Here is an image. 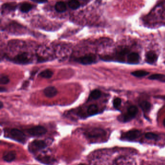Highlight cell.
<instances>
[{
	"instance_id": "obj_1",
	"label": "cell",
	"mask_w": 165,
	"mask_h": 165,
	"mask_svg": "<svg viewBox=\"0 0 165 165\" xmlns=\"http://www.w3.org/2000/svg\"><path fill=\"white\" fill-rule=\"evenodd\" d=\"M9 60L13 63L18 65H28L32 63L31 59L29 57V54L27 52L19 53L10 59Z\"/></svg>"
},
{
	"instance_id": "obj_2",
	"label": "cell",
	"mask_w": 165,
	"mask_h": 165,
	"mask_svg": "<svg viewBox=\"0 0 165 165\" xmlns=\"http://www.w3.org/2000/svg\"><path fill=\"white\" fill-rule=\"evenodd\" d=\"M75 61L81 65H88L96 63L97 62V57L94 54H89L76 58Z\"/></svg>"
},
{
	"instance_id": "obj_3",
	"label": "cell",
	"mask_w": 165,
	"mask_h": 165,
	"mask_svg": "<svg viewBox=\"0 0 165 165\" xmlns=\"http://www.w3.org/2000/svg\"><path fill=\"white\" fill-rule=\"evenodd\" d=\"M138 112L137 107L135 106H131L128 108L126 113L121 117L120 121L124 122H128L136 117Z\"/></svg>"
},
{
	"instance_id": "obj_4",
	"label": "cell",
	"mask_w": 165,
	"mask_h": 165,
	"mask_svg": "<svg viewBox=\"0 0 165 165\" xmlns=\"http://www.w3.org/2000/svg\"><path fill=\"white\" fill-rule=\"evenodd\" d=\"M47 147L46 142L42 140H35L30 143L29 146V150L32 153H34Z\"/></svg>"
},
{
	"instance_id": "obj_5",
	"label": "cell",
	"mask_w": 165,
	"mask_h": 165,
	"mask_svg": "<svg viewBox=\"0 0 165 165\" xmlns=\"http://www.w3.org/2000/svg\"><path fill=\"white\" fill-rule=\"evenodd\" d=\"M141 134V132L138 130H130L122 135V139L128 141H133L139 138Z\"/></svg>"
},
{
	"instance_id": "obj_6",
	"label": "cell",
	"mask_w": 165,
	"mask_h": 165,
	"mask_svg": "<svg viewBox=\"0 0 165 165\" xmlns=\"http://www.w3.org/2000/svg\"><path fill=\"white\" fill-rule=\"evenodd\" d=\"M11 136L14 140L23 143L26 140V136L22 131L18 129H12L10 131Z\"/></svg>"
},
{
	"instance_id": "obj_7",
	"label": "cell",
	"mask_w": 165,
	"mask_h": 165,
	"mask_svg": "<svg viewBox=\"0 0 165 165\" xmlns=\"http://www.w3.org/2000/svg\"><path fill=\"white\" fill-rule=\"evenodd\" d=\"M47 131V130L44 127L42 126H36L30 128L28 130L27 132L31 136L38 137L45 134Z\"/></svg>"
},
{
	"instance_id": "obj_8",
	"label": "cell",
	"mask_w": 165,
	"mask_h": 165,
	"mask_svg": "<svg viewBox=\"0 0 165 165\" xmlns=\"http://www.w3.org/2000/svg\"><path fill=\"white\" fill-rule=\"evenodd\" d=\"M43 93L46 97L52 98L58 94V90L54 86H50L44 89Z\"/></svg>"
},
{
	"instance_id": "obj_9",
	"label": "cell",
	"mask_w": 165,
	"mask_h": 165,
	"mask_svg": "<svg viewBox=\"0 0 165 165\" xmlns=\"http://www.w3.org/2000/svg\"><path fill=\"white\" fill-rule=\"evenodd\" d=\"M105 134V132L104 130L98 128H94L93 129L88 131L87 135L89 137L96 138L100 137Z\"/></svg>"
},
{
	"instance_id": "obj_10",
	"label": "cell",
	"mask_w": 165,
	"mask_h": 165,
	"mask_svg": "<svg viewBox=\"0 0 165 165\" xmlns=\"http://www.w3.org/2000/svg\"><path fill=\"white\" fill-rule=\"evenodd\" d=\"M140 56L139 54L136 52L130 53L127 56V62L131 64H137L139 63Z\"/></svg>"
},
{
	"instance_id": "obj_11",
	"label": "cell",
	"mask_w": 165,
	"mask_h": 165,
	"mask_svg": "<svg viewBox=\"0 0 165 165\" xmlns=\"http://www.w3.org/2000/svg\"><path fill=\"white\" fill-rule=\"evenodd\" d=\"M157 56L156 53L153 52H149L146 53V61L148 63L153 64L156 62Z\"/></svg>"
},
{
	"instance_id": "obj_12",
	"label": "cell",
	"mask_w": 165,
	"mask_h": 165,
	"mask_svg": "<svg viewBox=\"0 0 165 165\" xmlns=\"http://www.w3.org/2000/svg\"><path fill=\"white\" fill-rule=\"evenodd\" d=\"M34 6L26 2L22 3L19 6V10L23 13H27L32 10Z\"/></svg>"
},
{
	"instance_id": "obj_13",
	"label": "cell",
	"mask_w": 165,
	"mask_h": 165,
	"mask_svg": "<svg viewBox=\"0 0 165 165\" xmlns=\"http://www.w3.org/2000/svg\"><path fill=\"white\" fill-rule=\"evenodd\" d=\"M55 9L58 13H63L67 10V6L63 2H57L55 5Z\"/></svg>"
},
{
	"instance_id": "obj_14",
	"label": "cell",
	"mask_w": 165,
	"mask_h": 165,
	"mask_svg": "<svg viewBox=\"0 0 165 165\" xmlns=\"http://www.w3.org/2000/svg\"><path fill=\"white\" fill-rule=\"evenodd\" d=\"M16 153L14 151H10L3 155V159L7 162H11L15 160L16 158Z\"/></svg>"
},
{
	"instance_id": "obj_15",
	"label": "cell",
	"mask_w": 165,
	"mask_h": 165,
	"mask_svg": "<svg viewBox=\"0 0 165 165\" xmlns=\"http://www.w3.org/2000/svg\"><path fill=\"white\" fill-rule=\"evenodd\" d=\"M101 91L98 89H95L90 93V95L89 96L88 100H97L101 97Z\"/></svg>"
},
{
	"instance_id": "obj_16",
	"label": "cell",
	"mask_w": 165,
	"mask_h": 165,
	"mask_svg": "<svg viewBox=\"0 0 165 165\" xmlns=\"http://www.w3.org/2000/svg\"><path fill=\"white\" fill-rule=\"evenodd\" d=\"M53 74H54V73L52 70L47 69H45L41 71L39 74V76L41 77L42 78L49 79V78H52V77L53 76Z\"/></svg>"
},
{
	"instance_id": "obj_17",
	"label": "cell",
	"mask_w": 165,
	"mask_h": 165,
	"mask_svg": "<svg viewBox=\"0 0 165 165\" xmlns=\"http://www.w3.org/2000/svg\"><path fill=\"white\" fill-rule=\"evenodd\" d=\"M140 106L144 112H148L150 111L152 105L150 102H148L147 101H143L140 102Z\"/></svg>"
},
{
	"instance_id": "obj_18",
	"label": "cell",
	"mask_w": 165,
	"mask_h": 165,
	"mask_svg": "<svg viewBox=\"0 0 165 165\" xmlns=\"http://www.w3.org/2000/svg\"><path fill=\"white\" fill-rule=\"evenodd\" d=\"M68 6L70 9L75 10L81 6V4L78 1L72 0L68 2Z\"/></svg>"
},
{
	"instance_id": "obj_19",
	"label": "cell",
	"mask_w": 165,
	"mask_h": 165,
	"mask_svg": "<svg viewBox=\"0 0 165 165\" xmlns=\"http://www.w3.org/2000/svg\"><path fill=\"white\" fill-rule=\"evenodd\" d=\"M151 80H157L162 82H165V75L163 74H153L148 78Z\"/></svg>"
},
{
	"instance_id": "obj_20",
	"label": "cell",
	"mask_w": 165,
	"mask_h": 165,
	"mask_svg": "<svg viewBox=\"0 0 165 165\" xmlns=\"http://www.w3.org/2000/svg\"><path fill=\"white\" fill-rule=\"evenodd\" d=\"M98 112V108L97 105L95 104L90 105L87 109V112L90 115L96 114Z\"/></svg>"
},
{
	"instance_id": "obj_21",
	"label": "cell",
	"mask_w": 165,
	"mask_h": 165,
	"mask_svg": "<svg viewBox=\"0 0 165 165\" xmlns=\"http://www.w3.org/2000/svg\"><path fill=\"white\" fill-rule=\"evenodd\" d=\"M149 73L144 70H137L131 73V75L137 78L145 77L149 75Z\"/></svg>"
},
{
	"instance_id": "obj_22",
	"label": "cell",
	"mask_w": 165,
	"mask_h": 165,
	"mask_svg": "<svg viewBox=\"0 0 165 165\" xmlns=\"http://www.w3.org/2000/svg\"><path fill=\"white\" fill-rule=\"evenodd\" d=\"M145 137L146 138V139L149 140H158L160 138L158 135L152 132L146 133L145 135Z\"/></svg>"
},
{
	"instance_id": "obj_23",
	"label": "cell",
	"mask_w": 165,
	"mask_h": 165,
	"mask_svg": "<svg viewBox=\"0 0 165 165\" xmlns=\"http://www.w3.org/2000/svg\"><path fill=\"white\" fill-rule=\"evenodd\" d=\"M10 82V79L8 76L1 74L0 77V84L1 85H6Z\"/></svg>"
},
{
	"instance_id": "obj_24",
	"label": "cell",
	"mask_w": 165,
	"mask_h": 165,
	"mask_svg": "<svg viewBox=\"0 0 165 165\" xmlns=\"http://www.w3.org/2000/svg\"><path fill=\"white\" fill-rule=\"evenodd\" d=\"M122 103V100L120 98H116L114 99L113 101V107L116 109H118L120 107Z\"/></svg>"
},
{
	"instance_id": "obj_25",
	"label": "cell",
	"mask_w": 165,
	"mask_h": 165,
	"mask_svg": "<svg viewBox=\"0 0 165 165\" xmlns=\"http://www.w3.org/2000/svg\"><path fill=\"white\" fill-rule=\"evenodd\" d=\"M38 160L40 161H42V162L45 164H50L51 162H53V160L50 157H47V156H43V157L39 158Z\"/></svg>"
},
{
	"instance_id": "obj_26",
	"label": "cell",
	"mask_w": 165,
	"mask_h": 165,
	"mask_svg": "<svg viewBox=\"0 0 165 165\" xmlns=\"http://www.w3.org/2000/svg\"><path fill=\"white\" fill-rule=\"evenodd\" d=\"M32 2H34V3H47V2H48V1H40L32 0Z\"/></svg>"
},
{
	"instance_id": "obj_27",
	"label": "cell",
	"mask_w": 165,
	"mask_h": 165,
	"mask_svg": "<svg viewBox=\"0 0 165 165\" xmlns=\"http://www.w3.org/2000/svg\"><path fill=\"white\" fill-rule=\"evenodd\" d=\"M6 91H7V89L5 87H1L0 88V92L1 93L6 92Z\"/></svg>"
},
{
	"instance_id": "obj_28",
	"label": "cell",
	"mask_w": 165,
	"mask_h": 165,
	"mask_svg": "<svg viewBox=\"0 0 165 165\" xmlns=\"http://www.w3.org/2000/svg\"><path fill=\"white\" fill-rule=\"evenodd\" d=\"M156 98H158L162 99L165 100V96H157V97H156Z\"/></svg>"
},
{
	"instance_id": "obj_29",
	"label": "cell",
	"mask_w": 165,
	"mask_h": 165,
	"mask_svg": "<svg viewBox=\"0 0 165 165\" xmlns=\"http://www.w3.org/2000/svg\"><path fill=\"white\" fill-rule=\"evenodd\" d=\"M3 102H2V101H1V102H0V109H3Z\"/></svg>"
},
{
	"instance_id": "obj_30",
	"label": "cell",
	"mask_w": 165,
	"mask_h": 165,
	"mask_svg": "<svg viewBox=\"0 0 165 165\" xmlns=\"http://www.w3.org/2000/svg\"><path fill=\"white\" fill-rule=\"evenodd\" d=\"M163 125H164V127H165V119L164 120Z\"/></svg>"
},
{
	"instance_id": "obj_31",
	"label": "cell",
	"mask_w": 165,
	"mask_h": 165,
	"mask_svg": "<svg viewBox=\"0 0 165 165\" xmlns=\"http://www.w3.org/2000/svg\"><path fill=\"white\" fill-rule=\"evenodd\" d=\"M85 165V164H80V165Z\"/></svg>"
}]
</instances>
